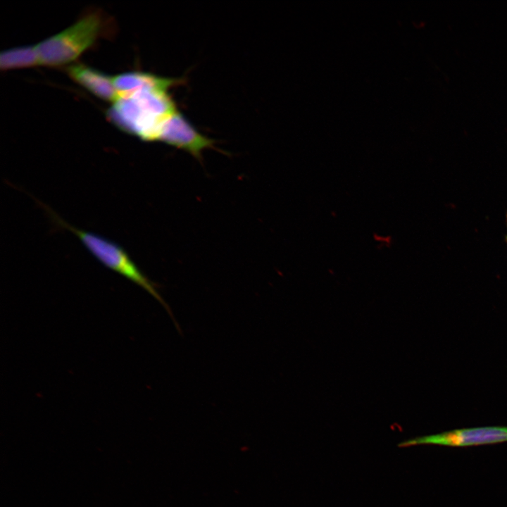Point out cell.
I'll return each instance as SVG.
<instances>
[{"label": "cell", "instance_id": "cell-1", "mask_svg": "<svg viewBox=\"0 0 507 507\" xmlns=\"http://www.w3.org/2000/svg\"><path fill=\"white\" fill-rule=\"evenodd\" d=\"M177 111L168 90L144 89L119 95L106 115L120 130L153 142L158 141L164 123Z\"/></svg>", "mask_w": 507, "mask_h": 507}, {"label": "cell", "instance_id": "cell-2", "mask_svg": "<svg viewBox=\"0 0 507 507\" xmlns=\"http://www.w3.org/2000/svg\"><path fill=\"white\" fill-rule=\"evenodd\" d=\"M58 226L76 235L86 249L104 265L140 286L157 299L170 313V310L156 289V286L139 269L125 250L118 244L94 232L77 228L40 203Z\"/></svg>", "mask_w": 507, "mask_h": 507}, {"label": "cell", "instance_id": "cell-3", "mask_svg": "<svg viewBox=\"0 0 507 507\" xmlns=\"http://www.w3.org/2000/svg\"><path fill=\"white\" fill-rule=\"evenodd\" d=\"M104 26L101 14L91 12L61 32L42 41L35 45L40 64L60 66L76 60L94 44Z\"/></svg>", "mask_w": 507, "mask_h": 507}, {"label": "cell", "instance_id": "cell-4", "mask_svg": "<svg viewBox=\"0 0 507 507\" xmlns=\"http://www.w3.org/2000/svg\"><path fill=\"white\" fill-rule=\"evenodd\" d=\"M507 442V427L487 426L462 428L436 434L404 440L400 447L417 445H440L447 446H472Z\"/></svg>", "mask_w": 507, "mask_h": 507}, {"label": "cell", "instance_id": "cell-5", "mask_svg": "<svg viewBox=\"0 0 507 507\" xmlns=\"http://www.w3.org/2000/svg\"><path fill=\"white\" fill-rule=\"evenodd\" d=\"M158 141L185 150L200 161L202 151L214 145L213 139L199 133L178 111L164 123Z\"/></svg>", "mask_w": 507, "mask_h": 507}, {"label": "cell", "instance_id": "cell-6", "mask_svg": "<svg viewBox=\"0 0 507 507\" xmlns=\"http://www.w3.org/2000/svg\"><path fill=\"white\" fill-rule=\"evenodd\" d=\"M67 73L75 82L103 100L114 103L119 97L113 77L96 69L74 64L68 67Z\"/></svg>", "mask_w": 507, "mask_h": 507}, {"label": "cell", "instance_id": "cell-7", "mask_svg": "<svg viewBox=\"0 0 507 507\" xmlns=\"http://www.w3.org/2000/svg\"><path fill=\"white\" fill-rule=\"evenodd\" d=\"M181 80L165 78L143 72H128L113 77V84L119 95L133 93L144 89H167Z\"/></svg>", "mask_w": 507, "mask_h": 507}, {"label": "cell", "instance_id": "cell-8", "mask_svg": "<svg viewBox=\"0 0 507 507\" xmlns=\"http://www.w3.org/2000/svg\"><path fill=\"white\" fill-rule=\"evenodd\" d=\"M40 64L36 46H23L4 51L0 54V68L7 70Z\"/></svg>", "mask_w": 507, "mask_h": 507}]
</instances>
